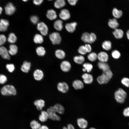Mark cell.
Instances as JSON below:
<instances>
[{
  "instance_id": "obj_1",
  "label": "cell",
  "mask_w": 129,
  "mask_h": 129,
  "mask_svg": "<svg viewBox=\"0 0 129 129\" xmlns=\"http://www.w3.org/2000/svg\"><path fill=\"white\" fill-rule=\"evenodd\" d=\"M113 76V73L112 71L109 69L103 72L101 75L98 77L97 80L100 84H106L108 82Z\"/></svg>"
},
{
  "instance_id": "obj_2",
  "label": "cell",
  "mask_w": 129,
  "mask_h": 129,
  "mask_svg": "<svg viewBox=\"0 0 129 129\" xmlns=\"http://www.w3.org/2000/svg\"><path fill=\"white\" fill-rule=\"evenodd\" d=\"M127 96L126 92L121 88H119L114 93V98L118 102L122 103L125 101Z\"/></svg>"
},
{
  "instance_id": "obj_3",
  "label": "cell",
  "mask_w": 129,
  "mask_h": 129,
  "mask_svg": "<svg viewBox=\"0 0 129 129\" xmlns=\"http://www.w3.org/2000/svg\"><path fill=\"white\" fill-rule=\"evenodd\" d=\"M1 94L4 96L15 95L16 94V90L14 86L7 85L4 86L1 89Z\"/></svg>"
},
{
  "instance_id": "obj_4",
  "label": "cell",
  "mask_w": 129,
  "mask_h": 129,
  "mask_svg": "<svg viewBox=\"0 0 129 129\" xmlns=\"http://www.w3.org/2000/svg\"><path fill=\"white\" fill-rule=\"evenodd\" d=\"M49 119L54 121H59L60 120V116L56 114V112L53 106H51L47 109Z\"/></svg>"
},
{
  "instance_id": "obj_5",
  "label": "cell",
  "mask_w": 129,
  "mask_h": 129,
  "mask_svg": "<svg viewBox=\"0 0 129 129\" xmlns=\"http://www.w3.org/2000/svg\"><path fill=\"white\" fill-rule=\"evenodd\" d=\"M49 38L54 45L59 44L61 42V38L58 32H54L51 33L49 35Z\"/></svg>"
},
{
  "instance_id": "obj_6",
  "label": "cell",
  "mask_w": 129,
  "mask_h": 129,
  "mask_svg": "<svg viewBox=\"0 0 129 129\" xmlns=\"http://www.w3.org/2000/svg\"><path fill=\"white\" fill-rule=\"evenodd\" d=\"M4 8L5 14L8 15L13 14L16 10L14 6L11 2L7 3L5 6Z\"/></svg>"
},
{
  "instance_id": "obj_7",
  "label": "cell",
  "mask_w": 129,
  "mask_h": 129,
  "mask_svg": "<svg viewBox=\"0 0 129 129\" xmlns=\"http://www.w3.org/2000/svg\"><path fill=\"white\" fill-rule=\"evenodd\" d=\"M37 28L42 35L46 36L47 34L48 31V27L43 22L38 23L37 25Z\"/></svg>"
},
{
  "instance_id": "obj_8",
  "label": "cell",
  "mask_w": 129,
  "mask_h": 129,
  "mask_svg": "<svg viewBox=\"0 0 129 129\" xmlns=\"http://www.w3.org/2000/svg\"><path fill=\"white\" fill-rule=\"evenodd\" d=\"M58 90L63 93H66L69 89V87L67 84L65 82H60L57 85Z\"/></svg>"
},
{
  "instance_id": "obj_9",
  "label": "cell",
  "mask_w": 129,
  "mask_h": 129,
  "mask_svg": "<svg viewBox=\"0 0 129 129\" xmlns=\"http://www.w3.org/2000/svg\"><path fill=\"white\" fill-rule=\"evenodd\" d=\"M33 104L37 109L41 111L42 110V109L45 106V101L41 99L36 100L34 102Z\"/></svg>"
},
{
  "instance_id": "obj_10",
  "label": "cell",
  "mask_w": 129,
  "mask_h": 129,
  "mask_svg": "<svg viewBox=\"0 0 129 129\" xmlns=\"http://www.w3.org/2000/svg\"><path fill=\"white\" fill-rule=\"evenodd\" d=\"M60 18L64 20L69 19L70 17V14L69 11L67 9H63L61 10L59 14Z\"/></svg>"
},
{
  "instance_id": "obj_11",
  "label": "cell",
  "mask_w": 129,
  "mask_h": 129,
  "mask_svg": "<svg viewBox=\"0 0 129 129\" xmlns=\"http://www.w3.org/2000/svg\"><path fill=\"white\" fill-rule=\"evenodd\" d=\"M9 24V21L7 20L1 19L0 20V31L5 32L6 31Z\"/></svg>"
},
{
  "instance_id": "obj_12",
  "label": "cell",
  "mask_w": 129,
  "mask_h": 129,
  "mask_svg": "<svg viewBox=\"0 0 129 129\" xmlns=\"http://www.w3.org/2000/svg\"><path fill=\"white\" fill-rule=\"evenodd\" d=\"M71 65L68 61L64 60L62 61L60 64V67L61 70L65 72L69 71L71 68Z\"/></svg>"
},
{
  "instance_id": "obj_13",
  "label": "cell",
  "mask_w": 129,
  "mask_h": 129,
  "mask_svg": "<svg viewBox=\"0 0 129 129\" xmlns=\"http://www.w3.org/2000/svg\"><path fill=\"white\" fill-rule=\"evenodd\" d=\"M0 55L4 59L8 60L10 59L8 51L4 46H0Z\"/></svg>"
},
{
  "instance_id": "obj_14",
  "label": "cell",
  "mask_w": 129,
  "mask_h": 129,
  "mask_svg": "<svg viewBox=\"0 0 129 129\" xmlns=\"http://www.w3.org/2000/svg\"><path fill=\"white\" fill-rule=\"evenodd\" d=\"M33 76L35 80L39 81L42 80L43 78L44 74L41 70L39 69H37L34 71Z\"/></svg>"
},
{
  "instance_id": "obj_15",
  "label": "cell",
  "mask_w": 129,
  "mask_h": 129,
  "mask_svg": "<svg viewBox=\"0 0 129 129\" xmlns=\"http://www.w3.org/2000/svg\"><path fill=\"white\" fill-rule=\"evenodd\" d=\"M31 66V63L30 62L25 61L21 66V70L24 73H27L30 69Z\"/></svg>"
},
{
  "instance_id": "obj_16",
  "label": "cell",
  "mask_w": 129,
  "mask_h": 129,
  "mask_svg": "<svg viewBox=\"0 0 129 129\" xmlns=\"http://www.w3.org/2000/svg\"><path fill=\"white\" fill-rule=\"evenodd\" d=\"M77 24L75 22L67 23L65 25V29L68 32L72 33L75 30Z\"/></svg>"
},
{
  "instance_id": "obj_17",
  "label": "cell",
  "mask_w": 129,
  "mask_h": 129,
  "mask_svg": "<svg viewBox=\"0 0 129 129\" xmlns=\"http://www.w3.org/2000/svg\"><path fill=\"white\" fill-rule=\"evenodd\" d=\"M97 58L100 61L106 62L108 60V56L106 52H101L97 55Z\"/></svg>"
},
{
  "instance_id": "obj_18",
  "label": "cell",
  "mask_w": 129,
  "mask_h": 129,
  "mask_svg": "<svg viewBox=\"0 0 129 129\" xmlns=\"http://www.w3.org/2000/svg\"><path fill=\"white\" fill-rule=\"evenodd\" d=\"M38 118L39 120L42 123L45 122L47 121L49 118V117L47 111L44 110L41 111Z\"/></svg>"
},
{
  "instance_id": "obj_19",
  "label": "cell",
  "mask_w": 129,
  "mask_h": 129,
  "mask_svg": "<svg viewBox=\"0 0 129 129\" xmlns=\"http://www.w3.org/2000/svg\"><path fill=\"white\" fill-rule=\"evenodd\" d=\"M82 77L84 82L86 84H91L93 81V77L91 74L85 73L82 75Z\"/></svg>"
},
{
  "instance_id": "obj_20",
  "label": "cell",
  "mask_w": 129,
  "mask_h": 129,
  "mask_svg": "<svg viewBox=\"0 0 129 129\" xmlns=\"http://www.w3.org/2000/svg\"><path fill=\"white\" fill-rule=\"evenodd\" d=\"M77 124L79 127L82 129H85L87 127L88 123L87 121L83 118H78L77 120Z\"/></svg>"
},
{
  "instance_id": "obj_21",
  "label": "cell",
  "mask_w": 129,
  "mask_h": 129,
  "mask_svg": "<svg viewBox=\"0 0 129 129\" xmlns=\"http://www.w3.org/2000/svg\"><path fill=\"white\" fill-rule=\"evenodd\" d=\"M108 24L110 27L114 29L117 28L119 26L117 20L115 18L110 19Z\"/></svg>"
},
{
  "instance_id": "obj_22",
  "label": "cell",
  "mask_w": 129,
  "mask_h": 129,
  "mask_svg": "<svg viewBox=\"0 0 129 129\" xmlns=\"http://www.w3.org/2000/svg\"><path fill=\"white\" fill-rule=\"evenodd\" d=\"M112 33L115 37L118 39L122 38L124 35L123 30L121 29L118 28L114 29Z\"/></svg>"
},
{
  "instance_id": "obj_23",
  "label": "cell",
  "mask_w": 129,
  "mask_h": 129,
  "mask_svg": "<svg viewBox=\"0 0 129 129\" xmlns=\"http://www.w3.org/2000/svg\"><path fill=\"white\" fill-rule=\"evenodd\" d=\"M98 67L102 70L103 72L110 69V67L106 62L99 61L97 63Z\"/></svg>"
},
{
  "instance_id": "obj_24",
  "label": "cell",
  "mask_w": 129,
  "mask_h": 129,
  "mask_svg": "<svg viewBox=\"0 0 129 129\" xmlns=\"http://www.w3.org/2000/svg\"><path fill=\"white\" fill-rule=\"evenodd\" d=\"M72 86L76 90L81 89H83L84 87L83 82L79 80H74L73 82Z\"/></svg>"
},
{
  "instance_id": "obj_25",
  "label": "cell",
  "mask_w": 129,
  "mask_h": 129,
  "mask_svg": "<svg viewBox=\"0 0 129 129\" xmlns=\"http://www.w3.org/2000/svg\"><path fill=\"white\" fill-rule=\"evenodd\" d=\"M46 16L47 18L51 20L55 19L57 17L56 12L53 9H50L48 11Z\"/></svg>"
},
{
  "instance_id": "obj_26",
  "label": "cell",
  "mask_w": 129,
  "mask_h": 129,
  "mask_svg": "<svg viewBox=\"0 0 129 129\" xmlns=\"http://www.w3.org/2000/svg\"><path fill=\"white\" fill-rule=\"evenodd\" d=\"M56 113L60 114H63L64 111V107L61 104L56 103L53 106Z\"/></svg>"
},
{
  "instance_id": "obj_27",
  "label": "cell",
  "mask_w": 129,
  "mask_h": 129,
  "mask_svg": "<svg viewBox=\"0 0 129 129\" xmlns=\"http://www.w3.org/2000/svg\"><path fill=\"white\" fill-rule=\"evenodd\" d=\"M112 13L113 16L116 19H118L121 17L123 14L122 10H118L115 8L113 9Z\"/></svg>"
},
{
  "instance_id": "obj_28",
  "label": "cell",
  "mask_w": 129,
  "mask_h": 129,
  "mask_svg": "<svg viewBox=\"0 0 129 129\" xmlns=\"http://www.w3.org/2000/svg\"><path fill=\"white\" fill-rule=\"evenodd\" d=\"M63 22L60 20H57L54 22V28L57 30L60 31L63 28Z\"/></svg>"
},
{
  "instance_id": "obj_29",
  "label": "cell",
  "mask_w": 129,
  "mask_h": 129,
  "mask_svg": "<svg viewBox=\"0 0 129 129\" xmlns=\"http://www.w3.org/2000/svg\"><path fill=\"white\" fill-rule=\"evenodd\" d=\"M9 49L8 52L9 54L14 55L16 54L18 51V48L17 46L14 44H11L9 45Z\"/></svg>"
},
{
  "instance_id": "obj_30",
  "label": "cell",
  "mask_w": 129,
  "mask_h": 129,
  "mask_svg": "<svg viewBox=\"0 0 129 129\" xmlns=\"http://www.w3.org/2000/svg\"><path fill=\"white\" fill-rule=\"evenodd\" d=\"M112 43L109 41H105L102 43V48L104 50L109 51L112 48Z\"/></svg>"
},
{
  "instance_id": "obj_31",
  "label": "cell",
  "mask_w": 129,
  "mask_h": 129,
  "mask_svg": "<svg viewBox=\"0 0 129 129\" xmlns=\"http://www.w3.org/2000/svg\"><path fill=\"white\" fill-rule=\"evenodd\" d=\"M30 125L32 129H39L41 126L40 124L35 120H32L30 122Z\"/></svg>"
},
{
  "instance_id": "obj_32",
  "label": "cell",
  "mask_w": 129,
  "mask_h": 129,
  "mask_svg": "<svg viewBox=\"0 0 129 129\" xmlns=\"http://www.w3.org/2000/svg\"><path fill=\"white\" fill-rule=\"evenodd\" d=\"M73 59L75 63L79 64H83L85 61L84 57L82 55L75 56L73 58Z\"/></svg>"
},
{
  "instance_id": "obj_33",
  "label": "cell",
  "mask_w": 129,
  "mask_h": 129,
  "mask_svg": "<svg viewBox=\"0 0 129 129\" xmlns=\"http://www.w3.org/2000/svg\"><path fill=\"white\" fill-rule=\"evenodd\" d=\"M55 55L57 58L60 59L64 58L65 56L64 52L61 49H57L55 52Z\"/></svg>"
},
{
  "instance_id": "obj_34",
  "label": "cell",
  "mask_w": 129,
  "mask_h": 129,
  "mask_svg": "<svg viewBox=\"0 0 129 129\" xmlns=\"http://www.w3.org/2000/svg\"><path fill=\"white\" fill-rule=\"evenodd\" d=\"M83 66L84 67L82 69L83 71L85 72L86 71L88 72H91L93 68L92 65L88 63H86L84 64Z\"/></svg>"
},
{
  "instance_id": "obj_35",
  "label": "cell",
  "mask_w": 129,
  "mask_h": 129,
  "mask_svg": "<svg viewBox=\"0 0 129 129\" xmlns=\"http://www.w3.org/2000/svg\"><path fill=\"white\" fill-rule=\"evenodd\" d=\"M34 42L37 44H41L43 42V39L42 36L38 34H36L33 38Z\"/></svg>"
},
{
  "instance_id": "obj_36",
  "label": "cell",
  "mask_w": 129,
  "mask_h": 129,
  "mask_svg": "<svg viewBox=\"0 0 129 129\" xmlns=\"http://www.w3.org/2000/svg\"><path fill=\"white\" fill-rule=\"evenodd\" d=\"M7 40L9 43L12 44L14 43L16 41L17 37L14 33H11L9 35Z\"/></svg>"
},
{
  "instance_id": "obj_37",
  "label": "cell",
  "mask_w": 129,
  "mask_h": 129,
  "mask_svg": "<svg viewBox=\"0 0 129 129\" xmlns=\"http://www.w3.org/2000/svg\"><path fill=\"white\" fill-rule=\"evenodd\" d=\"M81 39L85 43L91 44L90 34L88 32H84L82 34L81 37Z\"/></svg>"
},
{
  "instance_id": "obj_38",
  "label": "cell",
  "mask_w": 129,
  "mask_h": 129,
  "mask_svg": "<svg viewBox=\"0 0 129 129\" xmlns=\"http://www.w3.org/2000/svg\"><path fill=\"white\" fill-rule=\"evenodd\" d=\"M65 4V2L64 0H57L54 3V6L57 8L59 9L64 7Z\"/></svg>"
},
{
  "instance_id": "obj_39",
  "label": "cell",
  "mask_w": 129,
  "mask_h": 129,
  "mask_svg": "<svg viewBox=\"0 0 129 129\" xmlns=\"http://www.w3.org/2000/svg\"><path fill=\"white\" fill-rule=\"evenodd\" d=\"M36 51L37 55L41 56H44L46 53V51L44 48L42 46H39L37 47Z\"/></svg>"
},
{
  "instance_id": "obj_40",
  "label": "cell",
  "mask_w": 129,
  "mask_h": 129,
  "mask_svg": "<svg viewBox=\"0 0 129 129\" xmlns=\"http://www.w3.org/2000/svg\"><path fill=\"white\" fill-rule=\"evenodd\" d=\"M87 58L91 61H95L97 58V55L95 52H91L88 55Z\"/></svg>"
},
{
  "instance_id": "obj_41",
  "label": "cell",
  "mask_w": 129,
  "mask_h": 129,
  "mask_svg": "<svg viewBox=\"0 0 129 129\" xmlns=\"http://www.w3.org/2000/svg\"><path fill=\"white\" fill-rule=\"evenodd\" d=\"M111 55L112 57L116 59H119L121 56L120 52L117 50H113L112 52Z\"/></svg>"
},
{
  "instance_id": "obj_42",
  "label": "cell",
  "mask_w": 129,
  "mask_h": 129,
  "mask_svg": "<svg viewBox=\"0 0 129 129\" xmlns=\"http://www.w3.org/2000/svg\"><path fill=\"white\" fill-rule=\"evenodd\" d=\"M121 83L125 86L129 87V78L127 77L123 78L121 80Z\"/></svg>"
},
{
  "instance_id": "obj_43",
  "label": "cell",
  "mask_w": 129,
  "mask_h": 129,
  "mask_svg": "<svg viewBox=\"0 0 129 129\" xmlns=\"http://www.w3.org/2000/svg\"><path fill=\"white\" fill-rule=\"evenodd\" d=\"M6 68L8 71L10 72H13L15 69L14 65L12 64H7L6 65Z\"/></svg>"
},
{
  "instance_id": "obj_44",
  "label": "cell",
  "mask_w": 129,
  "mask_h": 129,
  "mask_svg": "<svg viewBox=\"0 0 129 129\" xmlns=\"http://www.w3.org/2000/svg\"><path fill=\"white\" fill-rule=\"evenodd\" d=\"M6 38L3 34H0V46H2L6 42Z\"/></svg>"
},
{
  "instance_id": "obj_45",
  "label": "cell",
  "mask_w": 129,
  "mask_h": 129,
  "mask_svg": "<svg viewBox=\"0 0 129 129\" xmlns=\"http://www.w3.org/2000/svg\"><path fill=\"white\" fill-rule=\"evenodd\" d=\"M78 51L80 54L82 55L85 54L87 53L85 46L83 45L79 47Z\"/></svg>"
},
{
  "instance_id": "obj_46",
  "label": "cell",
  "mask_w": 129,
  "mask_h": 129,
  "mask_svg": "<svg viewBox=\"0 0 129 129\" xmlns=\"http://www.w3.org/2000/svg\"><path fill=\"white\" fill-rule=\"evenodd\" d=\"M90 39L91 44L94 42L96 40L97 37L95 34L93 32L90 34Z\"/></svg>"
},
{
  "instance_id": "obj_47",
  "label": "cell",
  "mask_w": 129,
  "mask_h": 129,
  "mask_svg": "<svg viewBox=\"0 0 129 129\" xmlns=\"http://www.w3.org/2000/svg\"><path fill=\"white\" fill-rule=\"evenodd\" d=\"M7 78L5 75L3 74H0V84H4L7 81Z\"/></svg>"
},
{
  "instance_id": "obj_48",
  "label": "cell",
  "mask_w": 129,
  "mask_h": 129,
  "mask_svg": "<svg viewBox=\"0 0 129 129\" xmlns=\"http://www.w3.org/2000/svg\"><path fill=\"white\" fill-rule=\"evenodd\" d=\"M30 19L31 22L35 24H37L38 21V18L37 16H31Z\"/></svg>"
},
{
  "instance_id": "obj_49",
  "label": "cell",
  "mask_w": 129,
  "mask_h": 129,
  "mask_svg": "<svg viewBox=\"0 0 129 129\" xmlns=\"http://www.w3.org/2000/svg\"><path fill=\"white\" fill-rule=\"evenodd\" d=\"M123 114L126 117H129V107L125 108L123 110Z\"/></svg>"
},
{
  "instance_id": "obj_50",
  "label": "cell",
  "mask_w": 129,
  "mask_h": 129,
  "mask_svg": "<svg viewBox=\"0 0 129 129\" xmlns=\"http://www.w3.org/2000/svg\"><path fill=\"white\" fill-rule=\"evenodd\" d=\"M87 52L89 53L91 51V47L89 44H86L84 46Z\"/></svg>"
},
{
  "instance_id": "obj_51",
  "label": "cell",
  "mask_w": 129,
  "mask_h": 129,
  "mask_svg": "<svg viewBox=\"0 0 129 129\" xmlns=\"http://www.w3.org/2000/svg\"><path fill=\"white\" fill-rule=\"evenodd\" d=\"M69 3L71 5H75L78 1L77 0H68Z\"/></svg>"
},
{
  "instance_id": "obj_52",
  "label": "cell",
  "mask_w": 129,
  "mask_h": 129,
  "mask_svg": "<svg viewBox=\"0 0 129 129\" xmlns=\"http://www.w3.org/2000/svg\"><path fill=\"white\" fill-rule=\"evenodd\" d=\"M43 1V0H33V2L34 4L36 5H40Z\"/></svg>"
},
{
  "instance_id": "obj_53",
  "label": "cell",
  "mask_w": 129,
  "mask_h": 129,
  "mask_svg": "<svg viewBox=\"0 0 129 129\" xmlns=\"http://www.w3.org/2000/svg\"><path fill=\"white\" fill-rule=\"evenodd\" d=\"M67 127L68 129H75L74 126L70 124H68Z\"/></svg>"
},
{
  "instance_id": "obj_54",
  "label": "cell",
  "mask_w": 129,
  "mask_h": 129,
  "mask_svg": "<svg viewBox=\"0 0 129 129\" xmlns=\"http://www.w3.org/2000/svg\"><path fill=\"white\" fill-rule=\"evenodd\" d=\"M39 129H49L48 127L46 125H41Z\"/></svg>"
},
{
  "instance_id": "obj_55",
  "label": "cell",
  "mask_w": 129,
  "mask_h": 129,
  "mask_svg": "<svg viewBox=\"0 0 129 129\" xmlns=\"http://www.w3.org/2000/svg\"><path fill=\"white\" fill-rule=\"evenodd\" d=\"M126 35L127 38L129 40V30H128L126 32Z\"/></svg>"
},
{
  "instance_id": "obj_56",
  "label": "cell",
  "mask_w": 129,
  "mask_h": 129,
  "mask_svg": "<svg viewBox=\"0 0 129 129\" xmlns=\"http://www.w3.org/2000/svg\"><path fill=\"white\" fill-rule=\"evenodd\" d=\"M3 9L0 6V15L2 13Z\"/></svg>"
},
{
  "instance_id": "obj_57",
  "label": "cell",
  "mask_w": 129,
  "mask_h": 129,
  "mask_svg": "<svg viewBox=\"0 0 129 129\" xmlns=\"http://www.w3.org/2000/svg\"><path fill=\"white\" fill-rule=\"evenodd\" d=\"M62 129H68L67 127L64 126Z\"/></svg>"
},
{
  "instance_id": "obj_58",
  "label": "cell",
  "mask_w": 129,
  "mask_h": 129,
  "mask_svg": "<svg viewBox=\"0 0 129 129\" xmlns=\"http://www.w3.org/2000/svg\"><path fill=\"white\" fill-rule=\"evenodd\" d=\"M89 129H96L95 128L93 127H91Z\"/></svg>"
},
{
  "instance_id": "obj_59",
  "label": "cell",
  "mask_w": 129,
  "mask_h": 129,
  "mask_svg": "<svg viewBox=\"0 0 129 129\" xmlns=\"http://www.w3.org/2000/svg\"><path fill=\"white\" fill-rule=\"evenodd\" d=\"M23 1H27V0H23Z\"/></svg>"
}]
</instances>
